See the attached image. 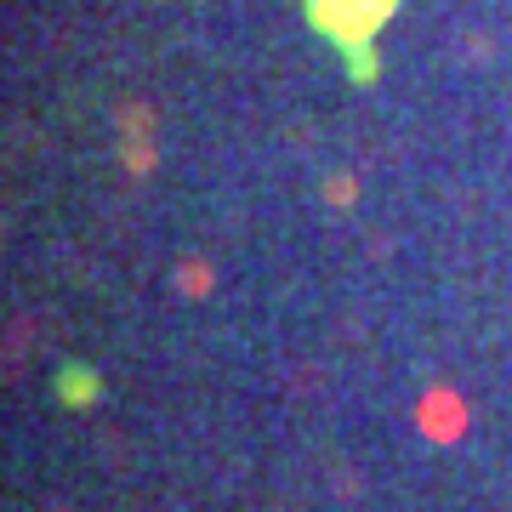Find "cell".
Wrapping results in <instances>:
<instances>
[{"mask_svg":"<svg viewBox=\"0 0 512 512\" xmlns=\"http://www.w3.org/2000/svg\"><path fill=\"white\" fill-rule=\"evenodd\" d=\"M399 12V0H302V18L319 40H330V52L342 57L353 46H370V40L387 29V18Z\"/></svg>","mask_w":512,"mask_h":512,"instance_id":"6da1fadb","label":"cell"},{"mask_svg":"<svg viewBox=\"0 0 512 512\" xmlns=\"http://www.w3.org/2000/svg\"><path fill=\"white\" fill-rule=\"evenodd\" d=\"M52 393L63 410H92L97 399H103V376H97L92 365H80V359H63L52 376Z\"/></svg>","mask_w":512,"mask_h":512,"instance_id":"7a4b0ae2","label":"cell"},{"mask_svg":"<svg viewBox=\"0 0 512 512\" xmlns=\"http://www.w3.org/2000/svg\"><path fill=\"white\" fill-rule=\"evenodd\" d=\"M342 74H348V86L370 92V86L382 80V57H376V46H353V52H342Z\"/></svg>","mask_w":512,"mask_h":512,"instance_id":"3957f363","label":"cell"},{"mask_svg":"<svg viewBox=\"0 0 512 512\" xmlns=\"http://www.w3.org/2000/svg\"><path fill=\"white\" fill-rule=\"evenodd\" d=\"M325 200H330V205H348V200H353V183H348V177H330V194H325Z\"/></svg>","mask_w":512,"mask_h":512,"instance_id":"277c9868","label":"cell"}]
</instances>
